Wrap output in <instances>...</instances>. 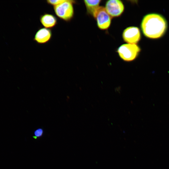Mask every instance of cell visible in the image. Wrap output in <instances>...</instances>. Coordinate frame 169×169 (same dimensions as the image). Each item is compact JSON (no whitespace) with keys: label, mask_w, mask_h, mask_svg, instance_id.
I'll list each match as a JSON object with an SVG mask.
<instances>
[{"label":"cell","mask_w":169,"mask_h":169,"mask_svg":"<svg viewBox=\"0 0 169 169\" xmlns=\"http://www.w3.org/2000/svg\"><path fill=\"white\" fill-rule=\"evenodd\" d=\"M53 33L52 30L44 27L40 28L35 33L33 40L39 44H44L52 38Z\"/></svg>","instance_id":"7"},{"label":"cell","mask_w":169,"mask_h":169,"mask_svg":"<svg viewBox=\"0 0 169 169\" xmlns=\"http://www.w3.org/2000/svg\"><path fill=\"white\" fill-rule=\"evenodd\" d=\"M39 21L44 28L50 29L55 27L58 23V19L54 15L45 13L39 17Z\"/></svg>","instance_id":"8"},{"label":"cell","mask_w":169,"mask_h":169,"mask_svg":"<svg viewBox=\"0 0 169 169\" xmlns=\"http://www.w3.org/2000/svg\"><path fill=\"white\" fill-rule=\"evenodd\" d=\"M94 18L96 20L97 26L100 29L106 30L110 27L112 18L107 13L105 7L100 6L96 12Z\"/></svg>","instance_id":"4"},{"label":"cell","mask_w":169,"mask_h":169,"mask_svg":"<svg viewBox=\"0 0 169 169\" xmlns=\"http://www.w3.org/2000/svg\"><path fill=\"white\" fill-rule=\"evenodd\" d=\"M101 2L98 0H84L87 13L94 17L95 15L100 7L99 5Z\"/></svg>","instance_id":"9"},{"label":"cell","mask_w":169,"mask_h":169,"mask_svg":"<svg viewBox=\"0 0 169 169\" xmlns=\"http://www.w3.org/2000/svg\"><path fill=\"white\" fill-rule=\"evenodd\" d=\"M76 1L72 0L65 1L59 5L53 7L56 15L63 21L69 22L74 18V4Z\"/></svg>","instance_id":"2"},{"label":"cell","mask_w":169,"mask_h":169,"mask_svg":"<svg viewBox=\"0 0 169 169\" xmlns=\"http://www.w3.org/2000/svg\"><path fill=\"white\" fill-rule=\"evenodd\" d=\"M140 50V48L136 44L127 43L120 46L117 49V52L123 60L130 62L136 58Z\"/></svg>","instance_id":"3"},{"label":"cell","mask_w":169,"mask_h":169,"mask_svg":"<svg viewBox=\"0 0 169 169\" xmlns=\"http://www.w3.org/2000/svg\"><path fill=\"white\" fill-rule=\"evenodd\" d=\"M44 131L43 129L42 128H38L34 131L33 137L34 139L37 140L38 138L42 137L44 135Z\"/></svg>","instance_id":"10"},{"label":"cell","mask_w":169,"mask_h":169,"mask_svg":"<svg viewBox=\"0 0 169 169\" xmlns=\"http://www.w3.org/2000/svg\"><path fill=\"white\" fill-rule=\"evenodd\" d=\"M167 23L161 15L152 13L145 15L141 23V28L144 34L151 38H157L164 34L167 28Z\"/></svg>","instance_id":"1"},{"label":"cell","mask_w":169,"mask_h":169,"mask_svg":"<svg viewBox=\"0 0 169 169\" xmlns=\"http://www.w3.org/2000/svg\"><path fill=\"white\" fill-rule=\"evenodd\" d=\"M106 11L111 18L119 17L124 11V5L119 0H110L105 3V7Z\"/></svg>","instance_id":"5"},{"label":"cell","mask_w":169,"mask_h":169,"mask_svg":"<svg viewBox=\"0 0 169 169\" xmlns=\"http://www.w3.org/2000/svg\"><path fill=\"white\" fill-rule=\"evenodd\" d=\"M65 0H48L46 2L49 5L54 7L64 2Z\"/></svg>","instance_id":"11"},{"label":"cell","mask_w":169,"mask_h":169,"mask_svg":"<svg viewBox=\"0 0 169 169\" xmlns=\"http://www.w3.org/2000/svg\"><path fill=\"white\" fill-rule=\"evenodd\" d=\"M122 37L124 41L127 43L136 44L141 39L140 31L137 27H129L124 30Z\"/></svg>","instance_id":"6"}]
</instances>
